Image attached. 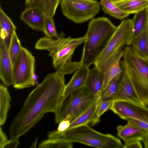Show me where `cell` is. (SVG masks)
I'll return each mask as SVG.
<instances>
[{
    "instance_id": "1",
    "label": "cell",
    "mask_w": 148,
    "mask_h": 148,
    "mask_svg": "<svg viewBox=\"0 0 148 148\" xmlns=\"http://www.w3.org/2000/svg\"><path fill=\"white\" fill-rule=\"evenodd\" d=\"M64 75L56 71L47 75L28 95L10 126L11 138H18L49 112L60 107L66 85Z\"/></svg>"
},
{
    "instance_id": "2",
    "label": "cell",
    "mask_w": 148,
    "mask_h": 148,
    "mask_svg": "<svg viewBox=\"0 0 148 148\" xmlns=\"http://www.w3.org/2000/svg\"><path fill=\"white\" fill-rule=\"evenodd\" d=\"M86 39L85 35L76 38L66 37L62 32L57 38L46 36L40 38L36 43L35 48L48 51L56 71L65 75L71 74L81 65L80 61L73 62L72 58L76 48L84 43Z\"/></svg>"
},
{
    "instance_id": "3",
    "label": "cell",
    "mask_w": 148,
    "mask_h": 148,
    "mask_svg": "<svg viewBox=\"0 0 148 148\" xmlns=\"http://www.w3.org/2000/svg\"><path fill=\"white\" fill-rule=\"evenodd\" d=\"M117 27L107 18L92 19L85 35L86 39L84 43L81 65L89 67L94 64L106 48Z\"/></svg>"
},
{
    "instance_id": "4",
    "label": "cell",
    "mask_w": 148,
    "mask_h": 148,
    "mask_svg": "<svg viewBox=\"0 0 148 148\" xmlns=\"http://www.w3.org/2000/svg\"><path fill=\"white\" fill-rule=\"evenodd\" d=\"M121 61L122 70L144 105H148V60L139 56L132 46L123 50Z\"/></svg>"
},
{
    "instance_id": "5",
    "label": "cell",
    "mask_w": 148,
    "mask_h": 148,
    "mask_svg": "<svg viewBox=\"0 0 148 148\" xmlns=\"http://www.w3.org/2000/svg\"><path fill=\"white\" fill-rule=\"evenodd\" d=\"M49 138L63 137L73 143H77L97 148H123L120 140L110 134L98 132L88 124L68 129L62 132H49Z\"/></svg>"
},
{
    "instance_id": "6",
    "label": "cell",
    "mask_w": 148,
    "mask_h": 148,
    "mask_svg": "<svg viewBox=\"0 0 148 148\" xmlns=\"http://www.w3.org/2000/svg\"><path fill=\"white\" fill-rule=\"evenodd\" d=\"M98 98H100L95 95L85 85L75 90L62 100L54 113L56 123H59L64 119L71 122Z\"/></svg>"
},
{
    "instance_id": "7",
    "label": "cell",
    "mask_w": 148,
    "mask_h": 148,
    "mask_svg": "<svg viewBox=\"0 0 148 148\" xmlns=\"http://www.w3.org/2000/svg\"><path fill=\"white\" fill-rule=\"evenodd\" d=\"M35 58L27 49L22 47L18 58L12 65L13 87L17 89L35 85Z\"/></svg>"
},
{
    "instance_id": "8",
    "label": "cell",
    "mask_w": 148,
    "mask_h": 148,
    "mask_svg": "<svg viewBox=\"0 0 148 148\" xmlns=\"http://www.w3.org/2000/svg\"><path fill=\"white\" fill-rule=\"evenodd\" d=\"M134 39L132 19L123 20L117 27L106 48L94 63L98 67L103 61L126 46L132 45Z\"/></svg>"
},
{
    "instance_id": "9",
    "label": "cell",
    "mask_w": 148,
    "mask_h": 148,
    "mask_svg": "<svg viewBox=\"0 0 148 148\" xmlns=\"http://www.w3.org/2000/svg\"><path fill=\"white\" fill-rule=\"evenodd\" d=\"M63 14L76 23H82L92 18L99 12L100 4L95 0H61Z\"/></svg>"
},
{
    "instance_id": "10",
    "label": "cell",
    "mask_w": 148,
    "mask_h": 148,
    "mask_svg": "<svg viewBox=\"0 0 148 148\" xmlns=\"http://www.w3.org/2000/svg\"><path fill=\"white\" fill-rule=\"evenodd\" d=\"M146 106L126 101L113 100L110 109L122 119H135L148 124Z\"/></svg>"
},
{
    "instance_id": "11",
    "label": "cell",
    "mask_w": 148,
    "mask_h": 148,
    "mask_svg": "<svg viewBox=\"0 0 148 148\" xmlns=\"http://www.w3.org/2000/svg\"><path fill=\"white\" fill-rule=\"evenodd\" d=\"M123 54V50L121 49L103 62L97 67L99 70L103 79L102 92L110 81L121 73L122 69L121 60L122 58Z\"/></svg>"
},
{
    "instance_id": "12",
    "label": "cell",
    "mask_w": 148,
    "mask_h": 148,
    "mask_svg": "<svg viewBox=\"0 0 148 148\" xmlns=\"http://www.w3.org/2000/svg\"><path fill=\"white\" fill-rule=\"evenodd\" d=\"M112 100L126 101L145 106L123 70L116 92Z\"/></svg>"
},
{
    "instance_id": "13",
    "label": "cell",
    "mask_w": 148,
    "mask_h": 148,
    "mask_svg": "<svg viewBox=\"0 0 148 148\" xmlns=\"http://www.w3.org/2000/svg\"><path fill=\"white\" fill-rule=\"evenodd\" d=\"M0 78L6 86L13 85L12 64L8 48L3 40L0 39Z\"/></svg>"
},
{
    "instance_id": "14",
    "label": "cell",
    "mask_w": 148,
    "mask_h": 148,
    "mask_svg": "<svg viewBox=\"0 0 148 148\" xmlns=\"http://www.w3.org/2000/svg\"><path fill=\"white\" fill-rule=\"evenodd\" d=\"M127 121L125 125L117 126L118 136L123 140L124 144L136 140L142 141L147 132L132 121Z\"/></svg>"
},
{
    "instance_id": "15",
    "label": "cell",
    "mask_w": 148,
    "mask_h": 148,
    "mask_svg": "<svg viewBox=\"0 0 148 148\" xmlns=\"http://www.w3.org/2000/svg\"><path fill=\"white\" fill-rule=\"evenodd\" d=\"M46 16L39 9L26 8L21 13L20 18L32 29L42 32Z\"/></svg>"
},
{
    "instance_id": "16",
    "label": "cell",
    "mask_w": 148,
    "mask_h": 148,
    "mask_svg": "<svg viewBox=\"0 0 148 148\" xmlns=\"http://www.w3.org/2000/svg\"><path fill=\"white\" fill-rule=\"evenodd\" d=\"M89 70V67L81 64L66 85L62 100L74 91L85 85Z\"/></svg>"
},
{
    "instance_id": "17",
    "label": "cell",
    "mask_w": 148,
    "mask_h": 148,
    "mask_svg": "<svg viewBox=\"0 0 148 148\" xmlns=\"http://www.w3.org/2000/svg\"><path fill=\"white\" fill-rule=\"evenodd\" d=\"M100 100V98L97 99L87 109L72 121L68 129L89 123L93 125L99 123L100 120L97 117L96 112Z\"/></svg>"
},
{
    "instance_id": "18",
    "label": "cell",
    "mask_w": 148,
    "mask_h": 148,
    "mask_svg": "<svg viewBox=\"0 0 148 148\" xmlns=\"http://www.w3.org/2000/svg\"><path fill=\"white\" fill-rule=\"evenodd\" d=\"M103 84V79L97 68L89 69L85 86L96 97L101 98Z\"/></svg>"
},
{
    "instance_id": "19",
    "label": "cell",
    "mask_w": 148,
    "mask_h": 148,
    "mask_svg": "<svg viewBox=\"0 0 148 148\" xmlns=\"http://www.w3.org/2000/svg\"><path fill=\"white\" fill-rule=\"evenodd\" d=\"M0 38L4 40L8 49L16 27L2 10L1 6L0 8Z\"/></svg>"
},
{
    "instance_id": "20",
    "label": "cell",
    "mask_w": 148,
    "mask_h": 148,
    "mask_svg": "<svg viewBox=\"0 0 148 148\" xmlns=\"http://www.w3.org/2000/svg\"><path fill=\"white\" fill-rule=\"evenodd\" d=\"M61 0H25L26 8H35L46 16L53 17Z\"/></svg>"
},
{
    "instance_id": "21",
    "label": "cell",
    "mask_w": 148,
    "mask_h": 148,
    "mask_svg": "<svg viewBox=\"0 0 148 148\" xmlns=\"http://www.w3.org/2000/svg\"><path fill=\"white\" fill-rule=\"evenodd\" d=\"M121 10L129 14L148 8L147 0H123L114 3Z\"/></svg>"
},
{
    "instance_id": "22",
    "label": "cell",
    "mask_w": 148,
    "mask_h": 148,
    "mask_svg": "<svg viewBox=\"0 0 148 148\" xmlns=\"http://www.w3.org/2000/svg\"><path fill=\"white\" fill-rule=\"evenodd\" d=\"M132 20L134 39L148 28V8L135 13Z\"/></svg>"
},
{
    "instance_id": "23",
    "label": "cell",
    "mask_w": 148,
    "mask_h": 148,
    "mask_svg": "<svg viewBox=\"0 0 148 148\" xmlns=\"http://www.w3.org/2000/svg\"><path fill=\"white\" fill-rule=\"evenodd\" d=\"M11 97L7 86L0 85V125H3L6 120L8 112L10 107Z\"/></svg>"
},
{
    "instance_id": "24",
    "label": "cell",
    "mask_w": 148,
    "mask_h": 148,
    "mask_svg": "<svg viewBox=\"0 0 148 148\" xmlns=\"http://www.w3.org/2000/svg\"><path fill=\"white\" fill-rule=\"evenodd\" d=\"M131 46L139 56L148 60V28L134 39Z\"/></svg>"
},
{
    "instance_id": "25",
    "label": "cell",
    "mask_w": 148,
    "mask_h": 148,
    "mask_svg": "<svg viewBox=\"0 0 148 148\" xmlns=\"http://www.w3.org/2000/svg\"><path fill=\"white\" fill-rule=\"evenodd\" d=\"M99 3L105 13L117 19L122 20L130 15L121 10L111 0H101Z\"/></svg>"
},
{
    "instance_id": "26",
    "label": "cell",
    "mask_w": 148,
    "mask_h": 148,
    "mask_svg": "<svg viewBox=\"0 0 148 148\" xmlns=\"http://www.w3.org/2000/svg\"><path fill=\"white\" fill-rule=\"evenodd\" d=\"M73 143L63 137L49 138L42 141L38 145L40 148H71Z\"/></svg>"
},
{
    "instance_id": "27",
    "label": "cell",
    "mask_w": 148,
    "mask_h": 148,
    "mask_svg": "<svg viewBox=\"0 0 148 148\" xmlns=\"http://www.w3.org/2000/svg\"><path fill=\"white\" fill-rule=\"evenodd\" d=\"M121 73L112 79L108 83L102 92L101 99L112 100L116 92Z\"/></svg>"
},
{
    "instance_id": "28",
    "label": "cell",
    "mask_w": 148,
    "mask_h": 148,
    "mask_svg": "<svg viewBox=\"0 0 148 148\" xmlns=\"http://www.w3.org/2000/svg\"><path fill=\"white\" fill-rule=\"evenodd\" d=\"M22 47L20 40L15 32L13 35L8 48L9 54L12 65L18 56Z\"/></svg>"
},
{
    "instance_id": "29",
    "label": "cell",
    "mask_w": 148,
    "mask_h": 148,
    "mask_svg": "<svg viewBox=\"0 0 148 148\" xmlns=\"http://www.w3.org/2000/svg\"><path fill=\"white\" fill-rule=\"evenodd\" d=\"M42 32L45 36L50 38H57L59 36L54 23L53 17L46 16Z\"/></svg>"
},
{
    "instance_id": "30",
    "label": "cell",
    "mask_w": 148,
    "mask_h": 148,
    "mask_svg": "<svg viewBox=\"0 0 148 148\" xmlns=\"http://www.w3.org/2000/svg\"><path fill=\"white\" fill-rule=\"evenodd\" d=\"M113 100L112 99H101L97 111L96 116L100 120V117L107 111L110 109Z\"/></svg>"
},
{
    "instance_id": "31",
    "label": "cell",
    "mask_w": 148,
    "mask_h": 148,
    "mask_svg": "<svg viewBox=\"0 0 148 148\" xmlns=\"http://www.w3.org/2000/svg\"><path fill=\"white\" fill-rule=\"evenodd\" d=\"M71 123L70 121L68 120H63L59 123L57 131L59 132L65 131L69 127Z\"/></svg>"
},
{
    "instance_id": "32",
    "label": "cell",
    "mask_w": 148,
    "mask_h": 148,
    "mask_svg": "<svg viewBox=\"0 0 148 148\" xmlns=\"http://www.w3.org/2000/svg\"><path fill=\"white\" fill-rule=\"evenodd\" d=\"M20 144L18 138H11L4 145L3 148H16Z\"/></svg>"
},
{
    "instance_id": "33",
    "label": "cell",
    "mask_w": 148,
    "mask_h": 148,
    "mask_svg": "<svg viewBox=\"0 0 148 148\" xmlns=\"http://www.w3.org/2000/svg\"><path fill=\"white\" fill-rule=\"evenodd\" d=\"M142 145L140 140L130 142L124 145L123 148H142Z\"/></svg>"
},
{
    "instance_id": "34",
    "label": "cell",
    "mask_w": 148,
    "mask_h": 148,
    "mask_svg": "<svg viewBox=\"0 0 148 148\" xmlns=\"http://www.w3.org/2000/svg\"><path fill=\"white\" fill-rule=\"evenodd\" d=\"M127 120L132 121L148 133V124L147 123L135 119L129 118L127 119Z\"/></svg>"
},
{
    "instance_id": "35",
    "label": "cell",
    "mask_w": 148,
    "mask_h": 148,
    "mask_svg": "<svg viewBox=\"0 0 148 148\" xmlns=\"http://www.w3.org/2000/svg\"><path fill=\"white\" fill-rule=\"evenodd\" d=\"M8 140L6 134L1 127L0 128V148H3L4 145Z\"/></svg>"
},
{
    "instance_id": "36",
    "label": "cell",
    "mask_w": 148,
    "mask_h": 148,
    "mask_svg": "<svg viewBox=\"0 0 148 148\" xmlns=\"http://www.w3.org/2000/svg\"><path fill=\"white\" fill-rule=\"evenodd\" d=\"M142 141L144 143L145 147L148 148V133L147 132Z\"/></svg>"
},
{
    "instance_id": "37",
    "label": "cell",
    "mask_w": 148,
    "mask_h": 148,
    "mask_svg": "<svg viewBox=\"0 0 148 148\" xmlns=\"http://www.w3.org/2000/svg\"><path fill=\"white\" fill-rule=\"evenodd\" d=\"M111 0L112 1H113V2H114V3H116V2H117L119 1H123V0ZM147 0L148 1V0Z\"/></svg>"
},
{
    "instance_id": "38",
    "label": "cell",
    "mask_w": 148,
    "mask_h": 148,
    "mask_svg": "<svg viewBox=\"0 0 148 148\" xmlns=\"http://www.w3.org/2000/svg\"><path fill=\"white\" fill-rule=\"evenodd\" d=\"M147 106H148V105Z\"/></svg>"
}]
</instances>
